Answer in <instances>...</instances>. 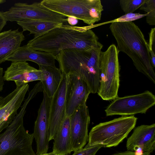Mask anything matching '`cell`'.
Here are the masks:
<instances>
[{
    "label": "cell",
    "mask_w": 155,
    "mask_h": 155,
    "mask_svg": "<svg viewBox=\"0 0 155 155\" xmlns=\"http://www.w3.org/2000/svg\"><path fill=\"white\" fill-rule=\"evenodd\" d=\"M92 26L78 27L64 24L47 33L34 38L26 45L34 50L46 52L55 57L63 50L76 48L87 50L99 42L91 29Z\"/></svg>",
    "instance_id": "1"
},
{
    "label": "cell",
    "mask_w": 155,
    "mask_h": 155,
    "mask_svg": "<svg viewBox=\"0 0 155 155\" xmlns=\"http://www.w3.org/2000/svg\"><path fill=\"white\" fill-rule=\"evenodd\" d=\"M109 28L118 51L127 55L136 69L155 84V73L148 43L139 27L132 21H113Z\"/></svg>",
    "instance_id": "2"
},
{
    "label": "cell",
    "mask_w": 155,
    "mask_h": 155,
    "mask_svg": "<svg viewBox=\"0 0 155 155\" xmlns=\"http://www.w3.org/2000/svg\"><path fill=\"white\" fill-rule=\"evenodd\" d=\"M103 45L100 42L89 50L69 49L61 51L56 56L62 74L82 77L91 93H97L100 81V56Z\"/></svg>",
    "instance_id": "3"
},
{
    "label": "cell",
    "mask_w": 155,
    "mask_h": 155,
    "mask_svg": "<svg viewBox=\"0 0 155 155\" xmlns=\"http://www.w3.org/2000/svg\"><path fill=\"white\" fill-rule=\"evenodd\" d=\"M28 97L12 122L0 134V155H36L32 144L33 134H30L23 124V117L28 104Z\"/></svg>",
    "instance_id": "4"
},
{
    "label": "cell",
    "mask_w": 155,
    "mask_h": 155,
    "mask_svg": "<svg viewBox=\"0 0 155 155\" xmlns=\"http://www.w3.org/2000/svg\"><path fill=\"white\" fill-rule=\"evenodd\" d=\"M137 119L134 115L122 116L99 123L91 130L87 145L106 147L117 146L135 127Z\"/></svg>",
    "instance_id": "5"
},
{
    "label": "cell",
    "mask_w": 155,
    "mask_h": 155,
    "mask_svg": "<svg viewBox=\"0 0 155 155\" xmlns=\"http://www.w3.org/2000/svg\"><path fill=\"white\" fill-rule=\"evenodd\" d=\"M40 2L51 11L82 20L89 26L101 20L104 10L100 0H43Z\"/></svg>",
    "instance_id": "6"
},
{
    "label": "cell",
    "mask_w": 155,
    "mask_h": 155,
    "mask_svg": "<svg viewBox=\"0 0 155 155\" xmlns=\"http://www.w3.org/2000/svg\"><path fill=\"white\" fill-rule=\"evenodd\" d=\"M119 52L116 46L113 44L100 53V85L97 93L104 100H114L118 97Z\"/></svg>",
    "instance_id": "7"
},
{
    "label": "cell",
    "mask_w": 155,
    "mask_h": 155,
    "mask_svg": "<svg viewBox=\"0 0 155 155\" xmlns=\"http://www.w3.org/2000/svg\"><path fill=\"white\" fill-rule=\"evenodd\" d=\"M113 100L105 110L107 116H130L145 114L155 105V96L146 91L137 94L118 97Z\"/></svg>",
    "instance_id": "8"
},
{
    "label": "cell",
    "mask_w": 155,
    "mask_h": 155,
    "mask_svg": "<svg viewBox=\"0 0 155 155\" xmlns=\"http://www.w3.org/2000/svg\"><path fill=\"white\" fill-rule=\"evenodd\" d=\"M2 13L7 21L18 22L37 20L56 22H67L65 16L47 8L41 2L31 4L17 2Z\"/></svg>",
    "instance_id": "9"
},
{
    "label": "cell",
    "mask_w": 155,
    "mask_h": 155,
    "mask_svg": "<svg viewBox=\"0 0 155 155\" xmlns=\"http://www.w3.org/2000/svg\"><path fill=\"white\" fill-rule=\"evenodd\" d=\"M66 76V112L67 116H70L79 107L86 104L91 92L82 77L73 74Z\"/></svg>",
    "instance_id": "10"
},
{
    "label": "cell",
    "mask_w": 155,
    "mask_h": 155,
    "mask_svg": "<svg viewBox=\"0 0 155 155\" xmlns=\"http://www.w3.org/2000/svg\"><path fill=\"white\" fill-rule=\"evenodd\" d=\"M43 92V98L38 111L33 133L37 144L36 155L47 153L50 141L49 121L52 98L49 97L44 91Z\"/></svg>",
    "instance_id": "11"
},
{
    "label": "cell",
    "mask_w": 155,
    "mask_h": 155,
    "mask_svg": "<svg viewBox=\"0 0 155 155\" xmlns=\"http://www.w3.org/2000/svg\"><path fill=\"white\" fill-rule=\"evenodd\" d=\"M90 121L86 104L79 107L70 116L72 152L79 150L86 145L88 139Z\"/></svg>",
    "instance_id": "12"
},
{
    "label": "cell",
    "mask_w": 155,
    "mask_h": 155,
    "mask_svg": "<svg viewBox=\"0 0 155 155\" xmlns=\"http://www.w3.org/2000/svg\"><path fill=\"white\" fill-rule=\"evenodd\" d=\"M26 84L16 88L6 96L0 97V134L10 125L18 114L17 111L28 90Z\"/></svg>",
    "instance_id": "13"
},
{
    "label": "cell",
    "mask_w": 155,
    "mask_h": 155,
    "mask_svg": "<svg viewBox=\"0 0 155 155\" xmlns=\"http://www.w3.org/2000/svg\"><path fill=\"white\" fill-rule=\"evenodd\" d=\"M66 76H62L59 87L52 97L49 113V131L50 141L54 139L66 116L65 96Z\"/></svg>",
    "instance_id": "14"
},
{
    "label": "cell",
    "mask_w": 155,
    "mask_h": 155,
    "mask_svg": "<svg viewBox=\"0 0 155 155\" xmlns=\"http://www.w3.org/2000/svg\"><path fill=\"white\" fill-rule=\"evenodd\" d=\"M4 81L15 82L16 87H19L29 82L44 78L42 71L31 66L26 61L12 62L4 72Z\"/></svg>",
    "instance_id": "15"
},
{
    "label": "cell",
    "mask_w": 155,
    "mask_h": 155,
    "mask_svg": "<svg viewBox=\"0 0 155 155\" xmlns=\"http://www.w3.org/2000/svg\"><path fill=\"white\" fill-rule=\"evenodd\" d=\"M127 151L150 153L155 149V124L142 125L136 127L127 139Z\"/></svg>",
    "instance_id": "16"
},
{
    "label": "cell",
    "mask_w": 155,
    "mask_h": 155,
    "mask_svg": "<svg viewBox=\"0 0 155 155\" xmlns=\"http://www.w3.org/2000/svg\"><path fill=\"white\" fill-rule=\"evenodd\" d=\"M56 57L53 54L44 51L34 50L26 45L19 47L6 61L12 62L30 61L39 66H49L54 68Z\"/></svg>",
    "instance_id": "17"
},
{
    "label": "cell",
    "mask_w": 155,
    "mask_h": 155,
    "mask_svg": "<svg viewBox=\"0 0 155 155\" xmlns=\"http://www.w3.org/2000/svg\"><path fill=\"white\" fill-rule=\"evenodd\" d=\"M25 39L23 31L10 29L0 33V64L6 61Z\"/></svg>",
    "instance_id": "18"
},
{
    "label": "cell",
    "mask_w": 155,
    "mask_h": 155,
    "mask_svg": "<svg viewBox=\"0 0 155 155\" xmlns=\"http://www.w3.org/2000/svg\"><path fill=\"white\" fill-rule=\"evenodd\" d=\"M54 140L53 152L56 155L71 153L72 150L70 116H66Z\"/></svg>",
    "instance_id": "19"
},
{
    "label": "cell",
    "mask_w": 155,
    "mask_h": 155,
    "mask_svg": "<svg viewBox=\"0 0 155 155\" xmlns=\"http://www.w3.org/2000/svg\"><path fill=\"white\" fill-rule=\"evenodd\" d=\"M39 69L42 71L43 79L41 81L43 91L48 96L52 98L57 90L62 76L59 68L49 66H39Z\"/></svg>",
    "instance_id": "20"
},
{
    "label": "cell",
    "mask_w": 155,
    "mask_h": 155,
    "mask_svg": "<svg viewBox=\"0 0 155 155\" xmlns=\"http://www.w3.org/2000/svg\"><path fill=\"white\" fill-rule=\"evenodd\" d=\"M23 31H28L36 38L61 26L64 23L37 20H27L17 22Z\"/></svg>",
    "instance_id": "21"
},
{
    "label": "cell",
    "mask_w": 155,
    "mask_h": 155,
    "mask_svg": "<svg viewBox=\"0 0 155 155\" xmlns=\"http://www.w3.org/2000/svg\"><path fill=\"white\" fill-rule=\"evenodd\" d=\"M139 9L147 14L146 16L147 23L150 25H155V0H145Z\"/></svg>",
    "instance_id": "22"
},
{
    "label": "cell",
    "mask_w": 155,
    "mask_h": 155,
    "mask_svg": "<svg viewBox=\"0 0 155 155\" xmlns=\"http://www.w3.org/2000/svg\"><path fill=\"white\" fill-rule=\"evenodd\" d=\"M145 0H120L121 8L125 14L133 13L144 3Z\"/></svg>",
    "instance_id": "23"
},
{
    "label": "cell",
    "mask_w": 155,
    "mask_h": 155,
    "mask_svg": "<svg viewBox=\"0 0 155 155\" xmlns=\"http://www.w3.org/2000/svg\"><path fill=\"white\" fill-rule=\"evenodd\" d=\"M152 65L155 67V28H151L149 34V40L148 43Z\"/></svg>",
    "instance_id": "24"
},
{
    "label": "cell",
    "mask_w": 155,
    "mask_h": 155,
    "mask_svg": "<svg viewBox=\"0 0 155 155\" xmlns=\"http://www.w3.org/2000/svg\"><path fill=\"white\" fill-rule=\"evenodd\" d=\"M101 145L88 146L74 152L72 155H95L97 151L101 147Z\"/></svg>",
    "instance_id": "25"
},
{
    "label": "cell",
    "mask_w": 155,
    "mask_h": 155,
    "mask_svg": "<svg viewBox=\"0 0 155 155\" xmlns=\"http://www.w3.org/2000/svg\"><path fill=\"white\" fill-rule=\"evenodd\" d=\"M147 14H141L139 13H129L126 14L117 19L114 21L130 22L141 18L147 16Z\"/></svg>",
    "instance_id": "26"
},
{
    "label": "cell",
    "mask_w": 155,
    "mask_h": 155,
    "mask_svg": "<svg viewBox=\"0 0 155 155\" xmlns=\"http://www.w3.org/2000/svg\"><path fill=\"white\" fill-rule=\"evenodd\" d=\"M112 155H137L135 152L127 151L124 152L116 153ZM141 155H151L150 153L147 152H143Z\"/></svg>",
    "instance_id": "27"
},
{
    "label": "cell",
    "mask_w": 155,
    "mask_h": 155,
    "mask_svg": "<svg viewBox=\"0 0 155 155\" xmlns=\"http://www.w3.org/2000/svg\"><path fill=\"white\" fill-rule=\"evenodd\" d=\"M7 21L3 14L2 12H0V33L6 24Z\"/></svg>",
    "instance_id": "28"
},
{
    "label": "cell",
    "mask_w": 155,
    "mask_h": 155,
    "mask_svg": "<svg viewBox=\"0 0 155 155\" xmlns=\"http://www.w3.org/2000/svg\"><path fill=\"white\" fill-rule=\"evenodd\" d=\"M3 68L0 67V92L2 91L3 89L4 84V81L3 77Z\"/></svg>",
    "instance_id": "29"
},
{
    "label": "cell",
    "mask_w": 155,
    "mask_h": 155,
    "mask_svg": "<svg viewBox=\"0 0 155 155\" xmlns=\"http://www.w3.org/2000/svg\"><path fill=\"white\" fill-rule=\"evenodd\" d=\"M67 21L71 25L77 24L78 22L77 19L73 17H68L67 18Z\"/></svg>",
    "instance_id": "30"
},
{
    "label": "cell",
    "mask_w": 155,
    "mask_h": 155,
    "mask_svg": "<svg viewBox=\"0 0 155 155\" xmlns=\"http://www.w3.org/2000/svg\"><path fill=\"white\" fill-rule=\"evenodd\" d=\"M41 155H56L52 151L51 153H46L41 154Z\"/></svg>",
    "instance_id": "31"
},
{
    "label": "cell",
    "mask_w": 155,
    "mask_h": 155,
    "mask_svg": "<svg viewBox=\"0 0 155 155\" xmlns=\"http://www.w3.org/2000/svg\"><path fill=\"white\" fill-rule=\"evenodd\" d=\"M6 1L5 0H0V4L4 3Z\"/></svg>",
    "instance_id": "32"
}]
</instances>
